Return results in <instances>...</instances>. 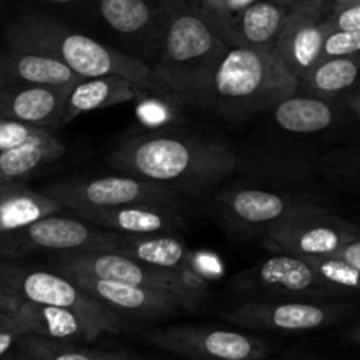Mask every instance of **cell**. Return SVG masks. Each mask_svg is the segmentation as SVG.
<instances>
[{
	"instance_id": "cell-1",
	"label": "cell",
	"mask_w": 360,
	"mask_h": 360,
	"mask_svg": "<svg viewBox=\"0 0 360 360\" xmlns=\"http://www.w3.org/2000/svg\"><path fill=\"white\" fill-rule=\"evenodd\" d=\"M236 158L238 148L218 134L165 129L125 139L108 155V164L190 200L210 197L231 181Z\"/></svg>"
},
{
	"instance_id": "cell-2",
	"label": "cell",
	"mask_w": 360,
	"mask_h": 360,
	"mask_svg": "<svg viewBox=\"0 0 360 360\" xmlns=\"http://www.w3.org/2000/svg\"><path fill=\"white\" fill-rule=\"evenodd\" d=\"M4 41L6 48L48 56L81 79L120 76L141 90L153 94L150 67L48 13L25 11L18 14L7 23Z\"/></svg>"
},
{
	"instance_id": "cell-3",
	"label": "cell",
	"mask_w": 360,
	"mask_h": 360,
	"mask_svg": "<svg viewBox=\"0 0 360 360\" xmlns=\"http://www.w3.org/2000/svg\"><path fill=\"white\" fill-rule=\"evenodd\" d=\"M227 46L199 9L169 0L162 51L151 69V88L179 104L199 108Z\"/></svg>"
},
{
	"instance_id": "cell-4",
	"label": "cell",
	"mask_w": 360,
	"mask_h": 360,
	"mask_svg": "<svg viewBox=\"0 0 360 360\" xmlns=\"http://www.w3.org/2000/svg\"><path fill=\"white\" fill-rule=\"evenodd\" d=\"M297 79L269 51L227 48L199 108L241 123L297 94Z\"/></svg>"
},
{
	"instance_id": "cell-5",
	"label": "cell",
	"mask_w": 360,
	"mask_h": 360,
	"mask_svg": "<svg viewBox=\"0 0 360 360\" xmlns=\"http://www.w3.org/2000/svg\"><path fill=\"white\" fill-rule=\"evenodd\" d=\"M70 11L97 41L153 69L167 28L169 0H79Z\"/></svg>"
},
{
	"instance_id": "cell-6",
	"label": "cell",
	"mask_w": 360,
	"mask_h": 360,
	"mask_svg": "<svg viewBox=\"0 0 360 360\" xmlns=\"http://www.w3.org/2000/svg\"><path fill=\"white\" fill-rule=\"evenodd\" d=\"M211 210L232 234L262 238L290 218L311 211L333 210L320 192L280 190L232 181L210 195Z\"/></svg>"
},
{
	"instance_id": "cell-7",
	"label": "cell",
	"mask_w": 360,
	"mask_h": 360,
	"mask_svg": "<svg viewBox=\"0 0 360 360\" xmlns=\"http://www.w3.org/2000/svg\"><path fill=\"white\" fill-rule=\"evenodd\" d=\"M51 266L56 273H77L162 292L174 299L181 309H197L207 297L206 281L193 267L183 271L155 269L108 250L55 253Z\"/></svg>"
},
{
	"instance_id": "cell-8",
	"label": "cell",
	"mask_w": 360,
	"mask_h": 360,
	"mask_svg": "<svg viewBox=\"0 0 360 360\" xmlns=\"http://www.w3.org/2000/svg\"><path fill=\"white\" fill-rule=\"evenodd\" d=\"M18 302L70 309L108 333L123 330L122 316L91 299L63 274L20 262H0V311H7Z\"/></svg>"
},
{
	"instance_id": "cell-9",
	"label": "cell",
	"mask_w": 360,
	"mask_h": 360,
	"mask_svg": "<svg viewBox=\"0 0 360 360\" xmlns=\"http://www.w3.org/2000/svg\"><path fill=\"white\" fill-rule=\"evenodd\" d=\"M55 200L63 211L74 214L86 211L115 210L134 204H162V206L188 207V199L179 193L130 176H104V178H76L49 183L41 190Z\"/></svg>"
},
{
	"instance_id": "cell-10",
	"label": "cell",
	"mask_w": 360,
	"mask_h": 360,
	"mask_svg": "<svg viewBox=\"0 0 360 360\" xmlns=\"http://www.w3.org/2000/svg\"><path fill=\"white\" fill-rule=\"evenodd\" d=\"M231 285L243 301H343V295L330 288L304 257L283 253L241 271Z\"/></svg>"
},
{
	"instance_id": "cell-11",
	"label": "cell",
	"mask_w": 360,
	"mask_h": 360,
	"mask_svg": "<svg viewBox=\"0 0 360 360\" xmlns=\"http://www.w3.org/2000/svg\"><path fill=\"white\" fill-rule=\"evenodd\" d=\"M115 241L116 232L98 229L79 218L51 214L0 236V262H18L41 253L55 255L79 250H111Z\"/></svg>"
},
{
	"instance_id": "cell-12",
	"label": "cell",
	"mask_w": 360,
	"mask_h": 360,
	"mask_svg": "<svg viewBox=\"0 0 360 360\" xmlns=\"http://www.w3.org/2000/svg\"><path fill=\"white\" fill-rule=\"evenodd\" d=\"M355 313L347 301H241L221 313L227 322L273 333H308L345 322Z\"/></svg>"
},
{
	"instance_id": "cell-13",
	"label": "cell",
	"mask_w": 360,
	"mask_h": 360,
	"mask_svg": "<svg viewBox=\"0 0 360 360\" xmlns=\"http://www.w3.org/2000/svg\"><path fill=\"white\" fill-rule=\"evenodd\" d=\"M155 347L190 360H264L271 347L262 340L221 327L169 326L144 334Z\"/></svg>"
},
{
	"instance_id": "cell-14",
	"label": "cell",
	"mask_w": 360,
	"mask_h": 360,
	"mask_svg": "<svg viewBox=\"0 0 360 360\" xmlns=\"http://www.w3.org/2000/svg\"><path fill=\"white\" fill-rule=\"evenodd\" d=\"M320 155L292 146H259L238 150L236 181L280 190H304L319 192L320 174L316 160Z\"/></svg>"
},
{
	"instance_id": "cell-15",
	"label": "cell",
	"mask_w": 360,
	"mask_h": 360,
	"mask_svg": "<svg viewBox=\"0 0 360 360\" xmlns=\"http://www.w3.org/2000/svg\"><path fill=\"white\" fill-rule=\"evenodd\" d=\"M354 239H360L357 225L338 217L333 210L302 213L262 236L267 248L294 257L334 255Z\"/></svg>"
},
{
	"instance_id": "cell-16",
	"label": "cell",
	"mask_w": 360,
	"mask_h": 360,
	"mask_svg": "<svg viewBox=\"0 0 360 360\" xmlns=\"http://www.w3.org/2000/svg\"><path fill=\"white\" fill-rule=\"evenodd\" d=\"M327 13L322 0H306L288 11L273 55L290 76L301 83L319 63L323 39L329 34Z\"/></svg>"
},
{
	"instance_id": "cell-17",
	"label": "cell",
	"mask_w": 360,
	"mask_h": 360,
	"mask_svg": "<svg viewBox=\"0 0 360 360\" xmlns=\"http://www.w3.org/2000/svg\"><path fill=\"white\" fill-rule=\"evenodd\" d=\"M72 280L83 292H86L91 299L101 302L120 315L122 319H164L174 315L181 309V306L169 295L151 288L137 287V285L118 283V281L97 280V278L84 276L77 273H60Z\"/></svg>"
},
{
	"instance_id": "cell-18",
	"label": "cell",
	"mask_w": 360,
	"mask_h": 360,
	"mask_svg": "<svg viewBox=\"0 0 360 360\" xmlns=\"http://www.w3.org/2000/svg\"><path fill=\"white\" fill-rule=\"evenodd\" d=\"M185 210L188 207L162 204H134L115 210L86 211L76 214L79 220L104 231L125 236L178 234L186 225Z\"/></svg>"
},
{
	"instance_id": "cell-19",
	"label": "cell",
	"mask_w": 360,
	"mask_h": 360,
	"mask_svg": "<svg viewBox=\"0 0 360 360\" xmlns=\"http://www.w3.org/2000/svg\"><path fill=\"white\" fill-rule=\"evenodd\" d=\"M4 313H7L18 323L23 334L46 338V340L90 343L97 340L101 334L108 333L104 327L84 319L79 313L55 308V306L18 302Z\"/></svg>"
},
{
	"instance_id": "cell-20",
	"label": "cell",
	"mask_w": 360,
	"mask_h": 360,
	"mask_svg": "<svg viewBox=\"0 0 360 360\" xmlns=\"http://www.w3.org/2000/svg\"><path fill=\"white\" fill-rule=\"evenodd\" d=\"M269 112L276 129L292 136H316L330 132L343 125L348 115H352L343 95L338 98H320L302 94H294L285 98Z\"/></svg>"
},
{
	"instance_id": "cell-21",
	"label": "cell",
	"mask_w": 360,
	"mask_h": 360,
	"mask_svg": "<svg viewBox=\"0 0 360 360\" xmlns=\"http://www.w3.org/2000/svg\"><path fill=\"white\" fill-rule=\"evenodd\" d=\"M72 86H13L0 90V118L53 132L62 122Z\"/></svg>"
},
{
	"instance_id": "cell-22",
	"label": "cell",
	"mask_w": 360,
	"mask_h": 360,
	"mask_svg": "<svg viewBox=\"0 0 360 360\" xmlns=\"http://www.w3.org/2000/svg\"><path fill=\"white\" fill-rule=\"evenodd\" d=\"M288 11V7L271 0H257L255 4L224 21L214 32L227 48L273 53Z\"/></svg>"
},
{
	"instance_id": "cell-23",
	"label": "cell",
	"mask_w": 360,
	"mask_h": 360,
	"mask_svg": "<svg viewBox=\"0 0 360 360\" xmlns=\"http://www.w3.org/2000/svg\"><path fill=\"white\" fill-rule=\"evenodd\" d=\"M148 95H150L148 91L141 90L139 86L120 76L79 79L70 88L60 127L69 125L77 116L86 115V112L101 111V109L112 108V105L148 97Z\"/></svg>"
},
{
	"instance_id": "cell-24",
	"label": "cell",
	"mask_w": 360,
	"mask_h": 360,
	"mask_svg": "<svg viewBox=\"0 0 360 360\" xmlns=\"http://www.w3.org/2000/svg\"><path fill=\"white\" fill-rule=\"evenodd\" d=\"M81 77L48 56L0 48V90L13 86H74Z\"/></svg>"
},
{
	"instance_id": "cell-25",
	"label": "cell",
	"mask_w": 360,
	"mask_h": 360,
	"mask_svg": "<svg viewBox=\"0 0 360 360\" xmlns=\"http://www.w3.org/2000/svg\"><path fill=\"white\" fill-rule=\"evenodd\" d=\"M108 252L164 271H183L193 267V257L178 234L125 236L116 234V241Z\"/></svg>"
},
{
	"instance_id": "cell-26",
	"label": "cell",
	"mask_w": 360,
	"mask_h": 360,
	"mask_svg": "<svg viewBox=\"0 0 360 360\" xmlns=\"http://www.w3.org/2000/svg\"><path fill=\"white\" fill-rule=\"evenodd\" d=\"M67 148L49 130L0 153V186L27 183L65 155Z\"/></svg>"
},
{
	"instance_id": "cell-27",
	"label": "cell",
	"mask_w": 360,
	"mask_h": 360,
	"mask_svg": "<svg viewBox=\"0 0 360 360\" xmlns=\"http://www.w3.org/2000/svg\"><path fill=\"white\" fill-rule=\"evenodd\" d=\"M62 211L55 200L37 190H32L27 183L0 186V236Z\"/></svg>"
},
{
	"instance_id": "cell-28",
	"label": "cell",
	"mask_w": 360,
	"mask_h": 360,
	"mask_svg": "<svg viewBox=\"0 0 360 360\" xmlns=\"http://www.w3.org/2000/svg\"><path fill=\"white\" fill-rule=\"evenodd\" d=\"M359 55L316 63L299 83L297 94L320 98H338L357 86Z\"/></svg>"
},
{
	"instance_id": "cell-29",
	"label": "cell",
	"mask_w": 360,
	"mask_h": 360,
	"mask_svg": "<svg viewBox=\"0 0 360 360\" xmlns=\"http://www.w3.org/2000/svg\"><path fill=\"white\" fill-rule=\"evenodd\" d=\"M14 352L25 360H94L91 352L77 343L46 340L30 334L20 338Z\"/></svg>"
},
{
	"instance_id": "cell-30",
	"label": "cell",
	"mask_w": 360,
	"mask_h": 360,
	"mask_svg": "<svg viewBox=\"0 0 360 360\" xmlns=\"http://www.w3.org/2000/svg\"><path fill=\"white\" fill-rule=\"evenodd\" d=\"M320 178L329 179L334 185L343 188L357 186L359 183V151L357 150H338L320 155L316 160Z\"/></svg>"
},
{
	"instance_id": "cell-31",
	"label": "cell",
	"mask_w": 360,
	"mask_h": 360,
	"mask_svg": "<svg viewBox=\"0 0 360 360\" xmlns=\"http://www.w3.org/2000/svg\"><path fill=\"white\" fill-rule=\"evenodd\" d=\"M304 259L311 264V267L316 271V274H319L330 288L340 292L343 297L357 294L360 271L354 269V267L341 262V260L334 259L333 255L304 257Z\"/></svg>"
},
{
	"instance_id": "cell-32",
	"label": "cell",
	"mask_w": 360,
	"mask_h": 360,
	"mask_svg": "<svg viewBox=\"0 0 360 360\" xmlns=\"http://www.w3.org/2000/svg\"><path fill=\"white\" fill-rule=\"evenodd\" d=\"M360 53V32H329L320 49V62L333 58H347Z\"/></svg>"
},
{
	"instance_id": "cell-33",
	"label": "cell",
	"mask_w": 360,
	"mask_h": 360,
	"mask_svg": "<svg viewBox=\"0 0 360 360\" xmlns=\"http://www.w3.org/2000/svg\"><path fill=\"white\" fill-rule=\"evenodd\" d=\"M255 2L257 0H200L197 9L202 14L204 20L213 27V30H217L224 21Z\"/></svg>"
},
{
	"instance_id": "cell-34",
	"label": "cell",
	"mask_w": 360,
	"mask_h": 360,
	"mask_svg": "<svg viewBox=\"0 0 360 360\" xmlns=\"http://www.w3.org/2000/svg\"><path fill=\"white\" fill-rule=\"evenodd\" d=\"M41 132H44V130L34 129V127L23 125V123L0 118V153L18 146V144H23L25 141L39 136Z\"/></svg>"
},
{
	"instance_id": "cell-35",
	"label": "cell",
	"mask_w": 360,
	"mask_h": 360,
	"mask_svg": "<svg viewBox=\"0 0 360 360\" xmlns=\"http://www.w3.org/2000/svg\"><path fill=\"white\" fill-rule=\"evenodd\" d=\"M326 21L329 32H360V2L334 11Z\"/></svg>"
},
{
	"instance_id": "cell-36",
	"label": "cell",
	"mask_w": 360,
	"mask_h": 360,
	"mask_svg": "<svg viewBox=\"0 0 360 360\" xmlns=\"http://www.w3.org/2000/svg\"><path fill=\"white\" fill-rule=\"evenodd\" d=\"M21 336L25 334L18 327V323L7 313L0 311V359L13 354Z\"/></svg>"
},
{
	"instance_id": "cell-37",
	"label": "cell",
	"mask_w": 360,
	"mask_h": 360,
	"mask_svg": "<svg viewBox=\"0 0 360 360\" xmlns=\"http://www.w3.org/2000/svg\"><path fill=\"white\" fill-rule=\"evenodd\" d=\"M333 257L334 259L341 260V262L348 264V266L354 267V269L360 271V239H354V241L341 246Z\"/></svg>"
},
{
	"instance_id": "cell-38",
	"label": "cell",
	"mask_w": 360,
	"mask_h": 360,
	"mask_svg": "<svg viewBox=\"0 0 360 360\" xmlns=\"http://www.w3.org/2000/svg\"><path fill=\"white\" fill-rule=\"evenodd\" d=\"M30 2L42 7H65V9H72L79 0H30Z\"/></svg>"
},
{
	"instance_id": "cell-39",
	"label": "cell",
	"mask_w": 360,
	"mask_h": 360,
	"mask_svg": "<svg viewBox=\"0 0 360 360\" xmlns=\"http://www.w3.org/2000/svg\"><path fill=\"white\" fill-rule=\"evenodd\" d=\"M322 2H323V6H326L327 13H329V16H330L334 11L341 9V7H345V6H350V4H354V2H360V0H322Z\"/></svg>"
},
{
	"instance_id": "cell-40",
	"label": "cell",
	"mask_w": 360,
	"mask_h": 360,
	"mask_svg": "<svg viewBox=\"0 0 360 360\" xmlns=\"http://www.w3.org/2000/svg\"><path fill=\"white\" fill-rule=\"evenodd\" d=\"M91 352V357L94 360H130L123 355L118 354H111V352H104V350H90Z\"/></svg>"
},
{
	"instance_id": "cell-41",
	"label": "cell",
	"mask_w": 360,
	"mask_h": 360,
	"mask_svg": "<svg viewBox=\"0 0 360 360\" xmlns=\"http://www.w3.org/2000/svg\"><path fill=\"white\" fill-rule=\"evenodd\" d=\"M271 2H274V4H280V6H283V7H288V9H292V7L299 6V4L306 2V0H271Z\"/></svg>"
},
{
	"instance_id": "cell-42",
	"label": "cell",
	"mask_w": 360,
	"mask_h": 360,
	"mask_svg": "<svg viewBox=\"0 0 360 360\" xmlns=\"http://www.w3.org/2000/svg\"><path fill=\"white\" fill-rule=\"evenodd\" d=\"M0 360H25V359H21L20 355L16 354V352H13V354L7 355V357H4V359H0Z\"/></svg>"
},
{
	"instance_id": "cell-43",
	"label": "cell",
	"mask_w": 360,
	"mask_h": 360,
	"mask_svg": "<svg viewBox=\"0 0 360 360\" xmlns=\"http://www.w3.org/2000/svg\"><path fill=\"white\" fill-rule=\"evenodd\" d=\"M178 2H185V4H188V6H193V7H197V6H199V2H200V0H178Z\"/></svg>"
},
{
	"instance_id": "cell-44",
	"label": "cell",
	"mask_w": 360,
	"mask_h": 360,
	"mask_svg": "<svg viewBox=\"0 0 360 360\" xmlns=\"http://www.w3.org/2000/svg\"><path fill=\"white\" fill-rule=\"evenodd\" d=\"M2 2H4V0H0V6H2Z\"/></svg>"
}]
</instances>
